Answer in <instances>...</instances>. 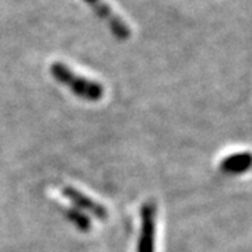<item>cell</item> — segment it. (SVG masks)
I'll return each mask as SVG.
<instances>
[{"instance_id": "cell-1", "label": "cell", "mask_w": 252, "mask_h": 252, "mask_svg": "<svg viewBox=\"0 0 252 252\" xmlns=\"http://www.w3.org/2000/svg\"><path fill=\"white\" fill-rule=\"evenodd\" d=\"M49 72L55 80L61 83L62 86L67 87L70 93L81 99L95 102L104 97V86L97 81L89 80L84 76L74 73L62 62H54L51 64Z\"/></svg>"}, {"instance_id": "cell-2", "label": "cell", "mask_w": 252, "mask_h": 252, "mask_svg": "<svg viewBox=\"0 0 252 252\" xmlns=\"http://www.w3.org/2000/svg\"><path fill=\"white\" fill-rule=\"evenodd\" d=\"M91 10L94 11V14L108 27V30L112 32V35L115 36L119 41H126L132 35V31L129 26L126 24L122 18L118 16L114 10L111 9L108 3L105 0H83Z\"/></svg>"}, {"instance_id": "cell-3", "label": "cell", "mask_w": 252, "mask_h": 252, "mask_svg": "<svg viewBox=\"0 0 252 252\" xmlns=\"http://www.w3.org/2000/svg\"><path fill=\"white\" fill-rule=\"evenodd\" d=\"M156 235V205L147 202L142 206V230L137 252H154Z\"/></svg>"}, {"instance_id": "cell-4", "label": "cell", "mask_w": 252, "mask_h": 252, "mask_svg": "<svg viewBox=\"0 0 252 252\" xmlns=\"http://www.w3.org/2000/svg\"><path fill=\"white\" fill-rule=\"evenodd\" d=\"M62 192L63 195H64L66 198L70 199L73 203L79 207V210H81L83 213H84V212H89L93 216L98 217V219H107V216H108L105 207L101 206L98 203H95L93 199H90L89 196H86V195H83L81 192L76 190L74 188L64 187Z\"/></svg>"}, {"instance_id": "cell-5", "label": "cell", "mask_w": 252, "mask_h": 252, "mask_svg": "<svg viewBox=\"0 0 252 252\" xmlns=\"http://www.w3.org/2000/svg\"><path fill=\"white\" fill-rule=\"evenodd\" d=\"M66 217L81 231L90 230V219L86 213H83L79 209H69L66 212Z\"/></svg>"}]
</instances>
